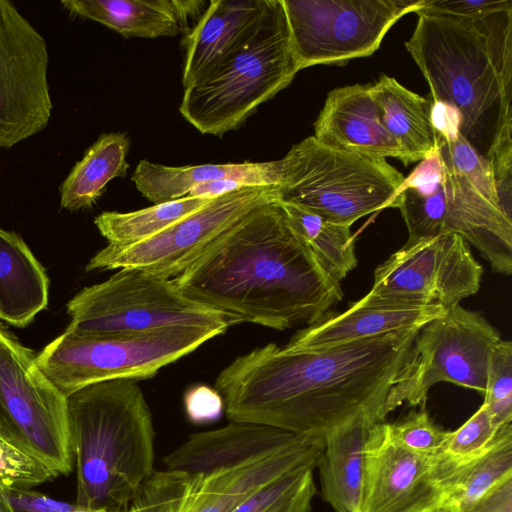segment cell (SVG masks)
I'll return each mask as SVG.
<instances>
[{"mask_svg": "<svg viewBox=\"0 0 512 512\" xmlns=\"http://www.w3.org/2000/svg\"><path fill=\"white\" fill-rule=\"evenodd\" d=\"M420 328L336 346L274 343L237 357L215 390L232 422L325 435L363 412L383 417L387 394Z\"/></svg>", "mask_w": 512, "mask_h": 512, "instance_id": "6da1fadb", "label": "cell"}, {"mask_svg": "<svg viewBox=\"0 0 512 512\" xmlns=\"http://www.w3.org/2000/svg\"><path fill=\"white\" fill-rule=\"evenodd\" d=\"M172 280L185 297L231 324L276 330L308 326L343 298L340 283L319 264L276 201L242 217Z\"/></svg>", "mask_w": 512, "mask_h": 512, "instance_id": "7a4b0ae2", "label": "cell"}, {"mask_svg": "<svg viewBox=\"0 0 512 512\" xmlns=\"http://www.w3.org/2000/svg\"><path fill=\"white\" fill-rule=\"evenodd\" d=\"M406 48L433 102L455 110L458 132L489 163L512 150V0L473 18L419 9Z\"/></svg>", "mask_w": 512, "mask_h": 512, "instance_id": "3957f363", "label": "cell"}, {"mask_svg": "<svg viewBox=\"0 0 512 512\" xmlns=\"http://www.w3.org/2000/svg\"><path fill=\"white\" fill-rule=\"evenodd\" d=\"M67 399L76 505L125 510L154 471L152 415L138 381L114 379Z\"/></svg>", "mask_w": 512, "mask_h": 512, "instance_id": "277c9868", "label": "cell"}, {"mask_svg": "<svg viewBox=\"0 0 512 512\" xmlns=\"http://www.w3.org/2000/svg\"><path fill=\"white\" fill-rule=\"evenodd\" d=\"M299 72L282 0H270L253 34L184 89L181 115L203 134L237 129Z\"/></svg>", "mask_w": 512, "mask_h": 512, "instance_id": "5b68a950", "label": "cell"}, {"mask_svg": "<svg viewBox=\"0 0 512 512\" xmlns=\"http://www.w3.org/2000/svg\"><path fill=\"white\" fill-rule=\"evenodd\" d=\"M408 231L406 243L455 233L474 246L494 272L512 274V218L488 201L436 147L405 178L395 207Z\"/></svg>", "mask_w": 512, "mask_h": 512, "instance_id": "8992f818", "label": "cell"}, {"mask_svg": "<svg viewBox=\"0 0 512 512\" xmlns=\"http://www.w3.org/2000/svg\"><path fill=\"white\" fill-rule=\"evenodd\" d=\"M277 201L298 205L335 223L394 208L405 177L385 159L320 144L310 136L280 159Z\"/></svg>", "mask_w": 512, "mask_h": 512, "instance_id": "52a82bcc", "label": "cell"}, {"mask_svg": "<svg viewBox=\"0 0 512 512\" xmlns=\"http://www.w3.org/2000/svg\"><path fill=\"white\" fill-rule=\"evenodd\" d=\"M225 330L177 326L139 335L81 336L65 330L36 354L40 370L65 396L114 379L153 377Z\"/></svg>", "mask_w": 512, "mask_h": 512, "instance_id": "ba28073f", "label": "cell"}, {"mask_svg": "<svg viewBox=\"0 0 512 512\" xmlns=\"http://www.w3.org/2000/svg\"><path fill=\"white\" fill-rule=\"evenodd\" d=\"M67 331L81 336L139 335L177 326L227 330L222 314L185 297L172 279L119 269L83 288L66 305Z\"/></svg>", "mask_w": 512, "mask_h": 512, "instance_id": "9c48e42d", "label": "cell"}, {"mask_svg": "<svg viewBox=\"0 0 512 512\" xmlns=\"http://www.w3.org/2000/svg\"><path fill=\"white\" fill-rule=\"evenodd\" d=\"M499 332L479 312L456 304L422 326L387 394L383 417L404 403L424 405L440 382L485 392Z\"/></svg>", "mask_w": 512, "mask_h": 512, "instance_id": "30bf717a", "label": "cell"}, {"mask_svg": "<svg viewBox=\"0 0 512 512\" xmlns=\"http://www.w3.org/2000/svg\"><path fill=\"white\" fill-rule=\"evenodd\" d=\"M0 435L58 476L74 468L66 397L0 321Z\"/></svg>", "mask_w": 512, "mask_h": 512, "instance_id": "8fae6325", "label": "cell"}, {"mask_svg": "<svg viewBox=\"0 0 512 512\" xmlns=\"http://www.w3.org/2000/svg\"><path fill=\"white\" fill-rule=\"evenodd\" d=\"M299 71L373 54L387 31L423 0H282Z\"/></svg>", "mask_w": 512, "mask_h": 512, "instance_id": "7c38bea8", "label": "cell"}, {"mask_svg": "<svg viewBox=\"0 0 512 512\" xmlns=\"http://www.w3.org/2000/svg\"><path fill=\"white\" fill-rule=\"evenodd\" d=\"M275 201L277 186H251L222 195L149 239L107 245L89 260L86 270L139 269L175 278L242 217Z\"/></svg>", "mask_w": 512, "mask_h": 512, "instance_id": "4fadbf2b", "label": "cell"}, {"mask_svg": "<svg viewBox=\"0 0 512 512\" xmlns=\"http://www.w3.org/2000/svg\"><path fill=\"white\" fill-rule=\"evenodd\" d=\"M48 65L43 36L11 1L0 0V148L47 127L52 112Z\"/></svg>", "mask_w": 512, "mask_h": 512, "instance_id": "5bb4252c", "label": "cell"}, {"mask_svg": "<svg viewBox=\"0 0 512 512\" xmlns=\"http://www.w3.org/2000/svg\"><path fill=\"white\" fill-rule=\"evenodd\" d=\"M482 274L460 235L441 234L405 243L376 268L369 293L446 309L476 294Z\"/></svg>", "mask_w": 512, "mask_h": 512, "instance_id": "9a60e30c", "label": "cell"}, {"mask_svg": "<svg viewBox=\"0 0 512 512\" xmlns=\"http://www.w3.org/2000/svg\"><path fill=\"white\" fill-rule=\"evenodd\" d=\"M465 464L407 450L377 422L365 445L360 512H435Z\"/></svg>", "mask_w": 512, "mask_h": 512, "instance_id": "2e32d148", "label": "cell"}, {"mask_svg": "<svg viewBox=\"0 0 512 512\" xmlns=\"http://www.w3.org/2000/svg\"><path fill=\"white\" fill-rule=\"evenodd\" d=\"M445 310L439 304L404 302L368 292L344 312L328 311L296 333L286 346L292 349L329 347L421 328Z\"/></svg>", "mask_w": 512, "mask_h": 512, "instance_id": "e0dca14e", "label": "cell"}, {"mask_svg": "<svg viewBox=\"0 0 512 512\" xmlns=\"http://www.w3.org/2000/svg\"><path fill=\"white\" fill-rule=\"evenodd\" d=\"M297 436L270 426L231 421L222 428L190 435L163 463L167 470L206 477L262 459Z\"/></svg>", "mask_w": 512, "mask_h": 512, "instance_id": "ac0fdd59", "label": "cell"}, {"mask_svg": "<svg viewBox=\"0 0 512 512\" xmlns=\"http://www.w3.org/2000/svg\"><path fill=\"white\" fill-rule=\"evenodd\" d=\"M313 137L335 150L403 161L400 145L380 122L371 85L355 84L332 90L314 124Z\"/></svg>", "mask_w": 512, "mask_h": 512, "instance_id": "d6986e66", "label": "cell"}, {"mask_svg": "<svg viewBox=\"0 0 512 512\" xmlns=\"http://www.w3.org/2000/svg\"><path fill=\"white\" fill-rule=\"evenodd\" d=\"M270 0H212L186 32L184 88L209 73L244 43L264 17Z\"/></svg>", "mask_w": 512, "mask_h": 512, "instance_id": "ffe728a7", "label": "cell"}, {"mask_svg": "<svg viewBox=\"0 0 512 512\" xmlns=\"http://www.w3.org/2000/svg\"><path fill=\"white\" fill-rule=\"evenodd\" d=\"M324 445V435H298L287 446L248 465L202 476L188 512H231L272 480L298 469H315Z\"/></svg>", "mask_w": 512, "mask_h": 512, "instance_id": "44dd1931", "label": "cell"}, {"mask_svg": "<svg viewBox=\"0 0 512 512\" xmlns=\"http://www.w3.org/2000/svg\"><path fill=\"white\" fill-rule=\"evenodd\" d=\"M71 15L96 21L124 37L175 36L207 8L205 1L191 0H63Z\"/></svg>", "mask_w": 512, "mask_h": 512, "instance_id": "7402d4cb", "label": "cell"}, {"mask_svg": "<svg viewBox=\"0 0 512 512\" xmlns=\"http://www.w3.org/2000/svg\"><path fill=\"white\" fill-rule=\"evenodd\" d=\"M377 422H384L378 413L363 412L325 434L316 467L322 497L336 512H360L365 445Z\"/></svg>", "mask_w": 512, "mask_h": 512, "instance_id": "603a6c76", "label": "cell"}, {"mask_svg": "<svg viewBox=\"0 0 512 512\" xmlns=\"http://www.w3.org/2000/svg\"><path fill=\"white\" fill-rule=\"evenodd\" d=\"M280 160L228 164L166 166L141 160L132 175L137 190L154 204L188 196L196 186L218 179H235L246 186H277Z\"/></svg>", "mask_w": 512, "mask_h": 512, "instance_id": "cb8c5ba5", "label": "cell"}, {"mask_svg": "<svg viewBox=\"0 0 512 512\" xmlns=\"http://www.w3.org/2000/svg\"><path fill=\"white\" fill-rule=\"evenodd\" d=\"M49 277L24 239L0 227V321L24 328L49 302Z\"/></svg>", "mask_w": 512, "mask_h": 512, "instance_id": "d4e9b609", "label": "cell"}, {"mask_svg": "<svg viewBox=\"0 0 512 512\" xmlns=\"http://www.w3.org/2000/svg\"><path fill=\"white\" fill-rule=\"evenodd\" d=\"M371 93L385 129L396 139L407 166L421 161L436 147L430 98H424L387 75L371 85Z\"/></svg>", "mask_w": 512, "mask_h": 512, "instance_id": "484cf974", "label": "cell"}, {"mask_svg": "<svg viewBox=\"0 0 512 512\" xmlns=\"http://www.w3.org/2000/svg\"><path fill=\"white\" fill-rule=\"evenodd\" d=\"M129 147L124 133L100 135L62 182L60 207L68 211L91 208L112 179L126 177Z\"/></svg>", "mask_w": 512, "mask_h": 512, "instance_id": "4316f807", "label": "cell"}, {"mask_svg": "<svg viewBox=\"0 0 512 512\" xmlns=\"http://www.w3.org/2000/svg\"><path fill=\"white\" fill-rule=\"evenodd\" d=\"M276 202L319 264L340 283L357 265L351 226L332 222L295 204Z\"/></svg>", "mask_w": 512, "mask_h": 512, "instance_id": "83f0119b", "label": "cell"}, {"mask_svg": "<svg viewBox=\"0 0 512 512\" xmlns=\"http://www.w3.org/2000/svg\"><path fill=\"white\" fill-rule=\"evenodd\" d=\"M212 200L186 196L132 212L106 211L94 223L108 245L128 246L153 237Z\"/></svg>", "mask_w": 512, "mask_h": 512, "instance_id": "f1b7e54d", "label": "cell"}, {"mask_svg": "<svg viewBox=\"0 0 512 512\" xmlns=\"http://www.w3.org/2000/svg\"><path fill=\"white\" fill-rule=\"evenodd\" d=\"M509 477H512V423L501 427L490 450L463 466L435 512H463Z\"/></svg>", "mask_w": 512, "mask_h": 512, "instance_id": "f546056e", "label": "cell"}, {"mask_svg": "<svg viewBox=\"0 0 512 512\" xmlns=\"http://www.w3.org/2000/svg\"><path fill=\"white\" fill-rule=\"evenodd\" d=\"M312 468L284 474L260 487L231 512H310L316 494Z\"/></svg>", "mask_w": 512, "mask_h": 512, "instance_id": "4dcf8cb0", "label": "cell"}, {"mask_svg": "<svg viewBox=\"0 0 512 512\" xmlns=\"http://www.w3.org/2000/svg\"><path fill=\"white\" fill-rule=\"evenodd\" d=\"M201 479V475L179 471H153L138 488L127 512H188Z\"/></svg>", "mask_w": 512, "mask_h": 512, "instance_id": "1f68e13d", "label": "cell"}, {"mask_svg": "<svg viewBox=\"0 0 512 512\" xmlns=\"http://www.w3.org/2000/svg\"><path fill=\"white\" fill-rule=\"evenodd\" d=\"M485 399L492 422L497 427L512 423V343L500 340L494 347L486 380Z\"/></svg>", "mask_w": 512, "mask_h": 512, "instance_id": "d6a6232c", "label": "cell"}, {"mask_svg": "<svg viewBox=\"0 0 512 512\" xmlns=\"http://www.w3.org/2000/svg\"><path fill=\"white\" fill-rule=\"evenodd\" d=\"M500 429L493 424L487 407L482 404L462 426L449 431L440 453L457 463H468L492 448Z\"/></svg>", "mask_w": 512, "mask_h": 512, "instance_id": "836d02e7", "label": "cell"}, {"mask_svg": "<svg viewBox=\"0 0 512 512\" xmlns=\"http://www.w3.org/2000/svg\"><path fill=\"white\" fill-rule=\"evenodd\" d=\"M386 430L395 444L428 455L440 453L449 435L432 421L425 405L398 422L386 423Z\"/></svg>", "mask_w": 512, "mask_h": 512, "instance_id": "e575fe53", "label": "cell"}, {"mask_svg": "<svg viewBox=\"0 0 512 512\" xmlns=\"http://www.w3.org/2000/svg\"><path fill=\"white\" fill-rule=\"evenodd\" d=\"M57 476L43 462L0 435V485L30 488Z\"/></svg>", "mask_w": 512, "mask_h": 512, "instance_id": "d590c367", "label": "cell"}, {"mask_svg": "<svg viewBox=\"0 0 512 512\" xmlns=\"http://www.w3.org/2000/svg\"><path fill=\"white\" fill-rule=\"evenodd\" d=\"M7 498L14 512H84L76 504L54 500L29 488L5 487Z\"/></svg>", "mask_w": 512, "mask_h": 512, "instance_id": "8d00e7d4", "label": "cell"}, {"mask_svg": "<svg viewBox=\"0 0 512 512\" xmlns=\"http://www.w3.org/2000/svg\"><path fill=\"white\" fill-rule=\"evenodd\" d=\"M184 404L187 417L195 424L216 421L224 407L220 394L207 386L190 389L185 395Z\"/></svg>", "mask_w": 512, "mask_h": 512, "instance_id": "74e56055", "label": "cell"}, {"mask_svg": "<svg viewBox=\"0 0 512 512\" xmlns=\"http://www.w3.org/2000/svg\"><path fill=\"white\" fill-rule=\"evenodd\" d=\"M511 0H423L420 9L473 18L508 4Z\"/></svg>", "mask_w": 512, "mask_h": 512, "instance_id": "f35d334b", "label": "cell"}, {"mask_svg": "<svg viewBox=\"0 0 512 512\" xmlns=\"http://www.w3.org/2000/svg\"><path fill=\"white\" fill-rule=\"evenodd\" d=\"M463 512H512V477L495 485Z\"/></svg>", "mask_w": 512, "mask_h": 512, "instance_id": "ab89813d", "label": "cell"}, {"mask_svg": "<svg viewBox=\"0 0 512 512\" xmlns=\"http://www.w3.org/2000/svg\"><path fill=\"white\" fill-rule=\"evenodd\" d=\"M0 512H14L3 485H0Z\"/></svg>", "mask_w": 512, "mask_h": 512, "instance_id": "60d3db41", "label": "cell"}, {"mask_svg": "<svg viewBox=\"0 0 512 512\" xmlns=\"http://www.w3.org/2000/svg\"><path fill=\"white\" fill-rule=\"evenodd\" d=\"M127 509H125V510H107V509L89 510V509H87L84 512H127Z\"/></svg>", "mask_w": 512, "mask_h": 512, "instance_id": "b9f144b4", "label": "cell"}]
</instances>
